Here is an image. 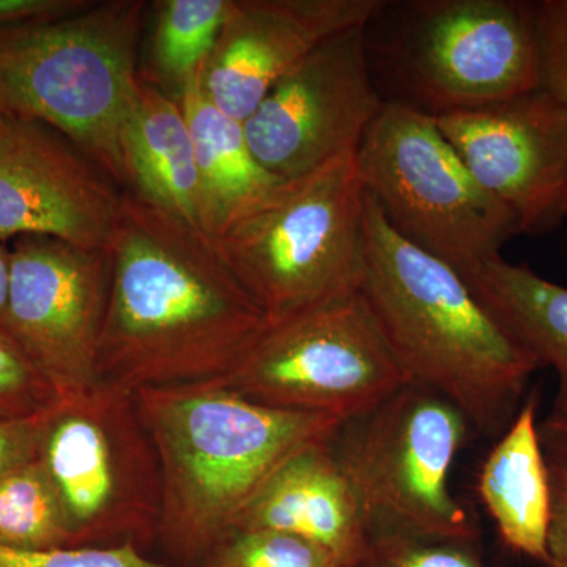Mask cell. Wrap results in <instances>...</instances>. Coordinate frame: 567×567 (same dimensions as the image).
Wrapping results in <instances>:
<instances>
[{
  "label": "cell",
  "mask_w": 567,
  "mask_h": 567,
  "mask_svg": "<svg viewBox=\"0 0 567 567\" xmlns=\"http://www.w3.org/2000/svg\"><path fill=\"white\" fill-rule=\"evenodd\" d=\"M472 435V424L453 402L412 382L342 421L330 446L369 536L475 544V520L450 486L451 470Z\"/></svg>",
  "instance_id": "7"
},
{
  "label": "cell",
  "mask_w": 567,
  "mask_h": 567,
  "mask_svg": "<svg viewBox=\"0 0 567 567\" xmlns=\"http://www.w3.org/2000/svg\"><path fill=\"white\" fill-rule=\"evenodd\" d=\"M199 567H339L322 547L275 529L235 528Z\"/></svg>",
  "instance_id": "23"
},
{
  "label": "cell",
  "mask_w": 567,
  "mask_h": 567,
  "mask_svg": "<svg viewBox=\"0 0 567 567\" xmlns=\"http://www.w3.org/2000/svg\"><path fill=\"white\" fill-rule=\"evenodd\" d=\"M123 192L89 156L44 123L3 115L0 240L43 235L107 251Z\"/></svg>",
  "instance_id": "14"
},
{
  "label": "cell",
  "mask_w": 567,
  "mask_h": 567,
  "mask_svg": "<svg viewBox=\"0 0 567 567\" xmlns=\"http://www.w3.org/2000/svg\"><path fill=\"white\" fill-rule=\"evenodd\" d=\"M39 458L50 475L73 547L156 546L162 473L136 393L96 382L48 409Z\"/></svg>",
  "instance_id": "8"
},
{
  "label": "cell",
  "mask_w": 567,
  "mask_h": 567,
  "mask_svg": "<svg viewBox=\"0 0 567 567\" xmlns=\"http://www.w3.org/2000/svg\"><path fill=\"white\" fill-rule=\"evenodd\" d=\"M223 385L274 409L347 420L409 379L360 290L268 323Z\"/></svg>",
  "instance_id": "10"
},
{
  "label": "cell",
  "mask_w": 567,
  "mask_h": 567,
  "mask_svg": "<svg viewBox=\"0 0 567 567\" xmlns=\"http://www.w3.org/2000/svg\"><path fill=\"white\" fill-rule=\"evenodd\" d=\"M364 189L354 152L278 181L235 212L212 241L270 322L358 290Z\"/></svg>",
  "instance_id": "6"
},
{
  "label": "cell",
  "mask_w": 567,
  "mask_h": 567,
  "mask_svg": "<svg viewBox=\"0 0 567 567\" xmlns=\"http://www.w3.org/2000/svg\"><path fill=\"white\" fill-rule=\"evenodd\" d=\"M136 401L162 473L156 546L175 567H199L276 468L342 423L257 404L221 382L145 388Z\"/></svg>",
  "instance_id": "3"
},
{
  "label": "cell",
  "mask_w": 567,
  "mask_h": 567,
  "mask_svg": "<svg viewBox=\"0 0 567 567\" xmlns=\"http://www.w3.org/2000/svg\"><path fill=\"white\" fill-rule=\"evenodd\" d=\"M499 323L558 375L550 415L567 417V289L502 256L464 276Z\"/></svg>",
  "instance_id": "19"
},
{
  "label": "cell",
  "mask_w": 567,
  "mask_h": 567,
  "mask_svg": "<svg viewBox=\"0 0 567 567\" xmlns=\"http://www.w3.org/2000/svg\"><path fill=\"white\" fill-rule=\"evenodd\" d=\"M551 518L548 528V566L567 567V468L548 464Z\"/></svg>",
  "instance_id": "29"
},
{
  "label": "cell",
  "mask_w": 567,
  "mask_h": 567,
  "mask_svg": "<svg viewBox=\"0 0 567 567\" xmlns=\"http://www.w3.org/2000/svg\"><path fill=\"white\" fill-rule=\"evenodd\" d=\"M537 429L548 464L567 468V417L548 415Z\"/></svg>",
  "instance_id": "31"
},
{
  "label": "cell",
  "mask_w": 567,
  "mask_h": 567,
  "mask_svg": "<svg viewBox=\"0 0 567 567\" xmlns=\"http://www.w3.org/2000/svg\"><path fill=\"white\" fill-rule=\"evenodd\" d=\"M178 103L193 137L203 189L204 229L212 238L235 212L279 178L254 158L244 123L224 114L208 99L200 71L178 96Z\"/></svg>",
  "instance_id": "20"
},
{
  "label": "cell",
  "mask_w": 567,
  "mask_h": 567,
  "mask_svg": "<svg viewBox=\"0 0 567 567\" xmlns=\"http://www.w3.org/2000/svg\"><path fill=\"white\" fill-rule=\"evenodd\" d=\"M2 118H3V115L0 114V125H2Z\"/></svg>",
  "instance_id": "33"
},
{
  "label": "cell",
  "mask_w": 567,
  "mask_h": 567,
  "mask_svg": "<svg viewBox=\"0 0 567 567\" xmlns=\"http://www.w3.org/2000/svg\"><path fill=\"white\" fill-rule=\"evenodd\" d=\"M234 0H164L156 2L152 71H144L164 91L178 96L197 76L215 47Z\"/></svg>",
  "instance_id": "21"
},
{
  "label": "cell",
  "mask_w": 567,
  "mask_h": 567,
  "mask_svg": "<svg viewBox=\"0 0 567 567\" xmlns=\"http://www.w3.org/2000/svg\"><path fill=\"white\" fill-rule=\"evenodd\" d=\"M11 279L10 244L0 240V333L7 334V312H9ZM9 336V334H7Z\"/></svg>",
  "instance_id": "32"
},
{
  "label": "cell",
  "mask_w": 567,
  "mask_h": 567,
  "mask_svg": "<svg viewBox=\"0 0 567 567\" xmlns=\"http://www.w3.org/2000/svg\"><path fill=\"white\" fill-rule=\"evenodd\" d=\"M358 178L391 227L462 276L502 256L511 213L477 183L435 118L385 103L354 152Z\"/></svg>",
  "instance_id": "9"
},
{
  "label": "cell",
  "mask_w": 567,
  "mask_h": 567,
  "mask_svg": "<svg viewBox=\"0 0 567 567\" xmlns=\"http://www.w3.org/2000/svg\"><path fill=\"white\" fill-rule=\"evenodd\" d=\"M47 410L31 416L0 415V477L39 457Z\"/></svg>",
  "instance_id": "28"
},
{
  "label": "cell",
  "mask_w": 567,
  "mask_h": 567,
  "mask_svg": "<svg viewBox=\"0 0 567 567\" xmlns=\"http://www.w3.org/2000/svg\"><path fill=\"white\" fill-rule=\"evenodd\" d=\"M10 251L7 334L58 398L95 385L110 298V251L43 235L14 238Z\"/></svg>",
  "instance_id": "11"
},
{
  "label": "cell",
  "mask_w": 567,
  "mask_h": 567,
  "mask_svg": "<svg viewBox=\"0 0 567 567\" xmlns=\"http://www.w3.org/2000/svg\"><path fill=\"white\" fill-rule=\"evenodd\" d=\"M363 28L324 41L244 123L254 158L279 181L357 152L382 111L385 103L365 59Z\"/></svg>",
  "instance_id": "12"
},
{
  "label": "cell",
  "mask_w": 567,
  "mask_h": 567,
  "mask_svg": "<svg viewBox=\"0 0 567 567\" xmlns=\"http://www.w3.org/2000/svg\"><path fill=\"white\" fill-rule=\"evenodd\" d=\"M0 567H167L153 561L140 548L70 547L55 550H14L0 546Z\"/></svg>",
  "instance_id": "26"
},
{
  "label": "cell",
  "mask_w": 567,
  "mask_h": 567,
  "mask_svg": "<svg viewBox=\"0 0 567 567\" xmlns=\"http://www.w3.org/2000/svg\"><path fill=\"white\" fill-rule=\"evenodd\" d=\"M435 121L518 234L547 233L567 216V104L557 95L540 85Z\"/></svg>",
  "instance_id": "13"
},
{
  "label": "cell",
  "mask_w": 567,
  "mask_h": 567,
  "mask_svg": "<svg viewBox=\"0 0 567 567\" xmlns=\"http://www.w3.org/2000/svg\"><path fill=\"white\" fill-rule=\"evenodd\" d=\"M330 439L301 447L284 461L252 496L234 529L289 533L322 547L339 567L353 561L368 544L369 529Z\"/></svg>",
  "instance_id": "16"
},
{
  "label": "cell",
  "mask_w": 567,
  "mask_h": 567,
  "mask_svg": "<svg viewBox=\"0 0 567 567\" xmlns=\"http://www.w3.org/2000/svg\"><path fill=\"white\" fill-rule=\"evenodd\" d=\"M358 290L409 382L453 402L475 435L505 434L539 363L456 268L395 233L365 192Z\"/></svg>",
  "instance_id": "2"
},
{
  "label": "cell",
  "mask_w": 567,
  "mask_h": 567,
  "mask_svg": "<svg viewBox=\"0 0 567 567\" xmlns=\"http://www.w3.org/2000/svg\"><path fill=\"white\" fill-rule=\"evenodd\" d=\"M363 37L383 103L427 117L483 110L543 85L533 2L380 0Z\"/></svg>",
  "instance_id": "4"
},
{
  "label": "cell",
  "mask_w": 567,
  "mask_h": 567,
  "mask_svg": "<svg viewBox=\"0 0 567 567\" xmlns=\"http://www.w3.org/2000/svg\"><path fill=\"white\" fill-rule=\"evenodd\" d=\"M380 0H234L200 82L245 123L279 81L324 41L361 28Z\"/></svg>",
  "instance_id": "15"
},
{
  "label": "cell",
  "mask_w": 567,
  "mask_h": 567,
  "mask_svg": "<svg viewBox=\"0 0 567 567\" xmlns=\"http://www.w3.org/2000/svg\"><path fill=\"white\" fill-rule=\"evenodd\" d=\"M537 399L518 410L477 475V495L494 518L503 543L548 566L551 487L536 423Z\"/></svg>",
  "instance_id": "18"
},
{
  "label": "cell",
  "mask_w": 567,
  "mask_h": 567,
  "mask_svg": "<svg viewBox=\"0 0 567 567\" xmlns=\"http://www.w3.org/2000/svg\"><path fill=\"white\" fill-rule=\"evenodd\" d=\"M0 546L31 551L73 547L61 498L39 457L0 477Z\"/></svg>",
  "instance_id": "22"
},
{
  "label": "cell",
  "mask_w": 567,
  "mask_h": 567,
  "mask_svg": "<svg viewBox=\"0 0 567 567\" xmlns=\"http://www.w3.org/2000/svg\"><path fill=\"white\" fill-rule=\"evenodd\" d=\"M122 158L126 192L205 234L203 189L188 123L178 100L144 71L123 128Z\"/></svg>",
  "instance_id": "17"
},
{
  "label": "cell",
  "mask_w": 567,
  "mask_h": 567,
  "mask_svg": "<svg viewBox=\"0 0 567 567\" xmlns=\"http://www.w3.org/2000/svg\"><path fill=\"white\" fill-rule=\"evenodd\" d=\"M107 251L99 382L133 393L219 382L270 323L208 235L126 189Z\"/></svg>",
  "instance_id": "1"
},
{
  "label": "cell",
  "mask_w": 567,
  "mask_h": 567,
  "mask_svg": "<svg viewBox=\"0 0 567 567\" xmlns=\"http://www.w3.org/2000/svg\"><path fill=\"white\" fill-rule=\"evenodd\" d=\"M344 567H487L473 543L372 535Z\"/></svg>",
  "instance_id": "24"
},
{
  "label": "cell",
  "mask_w": 567,
  "mask_h": 567,
  "mask_svg": "<svg viewBox=\"0 0 567 567\" xmlns=\"http://www.w3.org/2000/svg\"><path fill=\"white\" fill-rule=\"evenodd\" d=\"M142 0L91 2L0 28V114L44 123L126 186L122 133L136 96Z\"/></svg>",
  "instance_id": "5"
},
{
  "label": "cell",
  "mask_w": 567,
  "mask_h": 567,
  "mask_svg": "<svg viewBox=\"0 0 567 567\" xmlns=\"http://www.w3.org/2000/svg\"><path fill=\"white\" fill-rule=\"evenodd\" d=\"M540 59L543 87L567 104V0L533 2Z\"/></svg>",
  "instance_id": "27"
},
{
  "label": "cell",
  "mask_w": 567,
  "mask_h": 567,
  "mask_svg": "<svg viewBox=\"0 0 567 567\" xmlns=\"http://www.w3.org/2000/svg\"><path fill=\"white\" fill-rule=\"evenodd\" d=\"M58 394L31 361L0 333V415L31 416L54 404Z\"/></svg>",
  "instance_id": "25"
},
{
  "label": "cell",
  "mask_w": 567,
  "mask_h": 567,
  "mask_svg": "<svg viewBox=\"0 0 567 567\" xmlns=\"http://www.w3.org/2000/svg\"><path fill=\"white\" fill-rule=\"evenodd\" d=\"M89 3V0H0V28L62 17Z\"/></svg>",
  "instance_id": "30"
}]
</instances>
